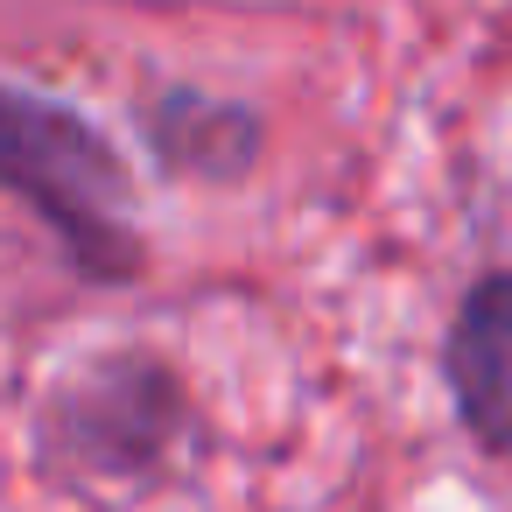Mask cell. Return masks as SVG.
<instances>
[{
  "label": "cell",
  "instance_id": "cell-1",
  "mask_svg": "<svg viewBox=\"0 0 512 512\" xmlns=\"http://www.w3.org/2000/svg\"><path fill=\"white\" fill-rule=\"evenodd\" d=\"M0 190H22L71 246L85 274L127 281L141 267V239L127 225V176L113 148L64 106L22 99L0 85Z\"/></svg>",
  "mask_w": 512,
  "mask_h": 512
},
{
  "label": "cell",
  "instance_id": "cell-2",
  "mask_svg": "<svg viewBox=\"0 0 512 512\" xmlns=\"http://www.w3.org/2000/svg\"><path fill=\"white\" fill-rule=\"evenodd\" d=\"M449 393L470 435L512 463V274H491L463 295L449 330Z\"/></svg>",
  "mask_w": 512,
  "mask_h": 512
}]
</instances>
